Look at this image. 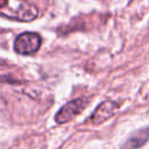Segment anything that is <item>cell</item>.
I'll use <instances>...</instances> for the list:
<instances>
[{
	"label": "cell",
	"mask_w": 149,
	"mask_h": 149,
	"mask_svg": "<svg viewBox=\"0 0 149 149\" xmlns=\"http://www.w3.org/2000/svg\"><path fill=\"white\" fill-rule=\"evenodd\" d=\"M37 15L38 8L31 2L20 0H0V16L28 22L36 19Z\"/></svg>",
	"instance_id": "cell-1"
},
{
	"label": "cell",
	"mask_w": 149,
	"mask_h": 149,
	"mask_svg": "<svg viewBox=\"0 0 149 149\" xmlns=\"http://www.w3.org/2000/svg\"><path fill=\"white\" fill-rule=\"evenodd\" d=\"M42 43L40 34L26 31L16 36L14 41V50L20 55H31L36 52Z\"/></svg>",
	"instance_id": "cell-2"
},
{
	"label": "cell",
	"mask_w": 149,
	"mask_h": 149,
	"mask_svg": "<svg viewBox=\"0 0 149 149\" xmlns=\"http://www.w3.org/2000/svg\"><path fill=\"white\" fill-rule=\"evenodd\" d=\"M87 104H88L87 99H85V98H78V99L69 101L55 115L56 122L57 123H65V122L71 121L74 116H77L87 106Z\"/></svg>",
	"instance_id": "cell-3"
},
{
	"label": "cell",
	"mask_w": 149,
	"mask_h": 149,
	"mask_svg": "<svg viewBox=\"0 0 149 149\" xmlns=\"http://www.w3.org/2000/svg\"><path fill=\"white\" fill-rule=\"evenodd\" d=\"M119 106L120 105L118 102L111 101V100H107V101L101 102L95 108V111L93 112V114L90 116V121L92 123H94V125H99V123L106 121L112 115H114V113L116 112V109L119 108Z\"/></svg>",
	"instance_id": "cell-4"
},
{
	"label": "cell",
	"mask_w": 149,
	"mask_h": 149,
	"mask_svg": "<svg viewBox=\"0 0 149 149\" xmlns=\"http://www.w3.org/2000/svg\"><path fill=\"white\" fill-rule=\"evenodd\" d=\"M149 139V127L144 129H140L134 133L121 147V149H137L143 146Z\"/></svg>",
	"instance_id": "cell-5"
}]
</instances>
